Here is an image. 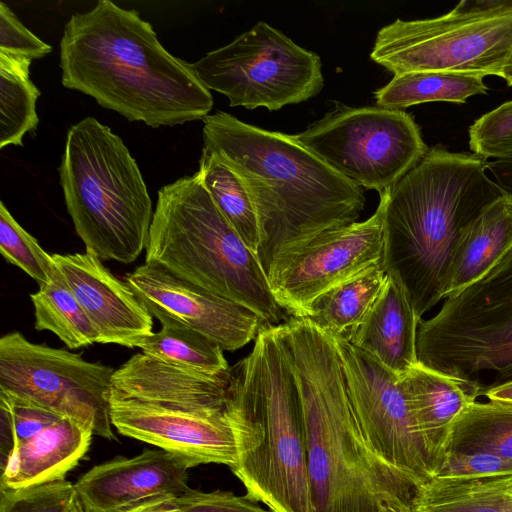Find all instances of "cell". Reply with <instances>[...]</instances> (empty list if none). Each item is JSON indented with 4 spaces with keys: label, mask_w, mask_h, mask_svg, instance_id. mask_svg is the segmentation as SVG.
I'll return each instance as SVG.
<instances>
[{
    "label": "cell",
    "mask_w": 512,
    "mask_h": 512,
    "mask_svg": "<svg viewBox=\"0 0 512 512\" xmlns=\"http://www.w3.org/2000/svg\"><path fill=\"white\" fill-rule=\"evenodd\" d=\"M333 337L349 399L367 443L382 459L423 485L436 475V468L401 377L344 337Z\"/></svg>",
    "instance_id": "14"
},
{
    "label": "cell",
    "mask_w": 512,
    "mask_h": 512,
    "mask_svg": "<svg viewBox=\"0 0 512 512\" xmlns=\"http://www.w3.org/2000/svg\"><path fill=\"white\" fill-rule=\"evenodd\" d=\"M191 67L209 90L225 95L232 107L276 111L314 97L324 86L320 57L264 21Z\"/></svg>",
    "instance_id": "11"
},
{
    "label": "cell",
    "mask_w": 512,
    "mask_h": 512,
    "mask_svg": "<svg viewBox=\"0 0 512 512\" xmlns=\"http://www.w3.org/2000/svg\"><path fill=\"white\" fill-rule=\"evenodd\" d=\"M67 211L86 251L134 262L146 248L152 202L122 139L96 118L72 125L59 166Z\"/></svg>",
    "instance_id": "8"
},
{
    "label": "cell",
    "mask_w": 512,
    "mask_h": 512,
    "mask_svg": "<svg viewBox=\"0 0 512 512\" xmlns=\"http://www.w3.org/2000/svg\"><path fill=\"white\" fill-rule=\"evenodd\" d=\"M487 453L512 461V403L474 401L451 426L447 454Z\"/></svg>",
    "instance_id": "27"
},
{
    "label": "cell",
    "mask_w": 512,
    "mask_h": 512,
    "mask_svg": "<svg viewBox=\"0 0 512 512\" xmlns=\"http://www.w3.org/2000/svg\"><path fill=\"white\" fill-rule=\"evenodd\" d=\"M421 320L403 288L388 276L362 323L345 339L402 378L418 364L417 331Z\"/></svg>",
    "instance_id": "19"
},
{
    "label": "cell",
    "mask_w": 512,
    "mask_h": 512,
    "mask_svg": "<svg viewBox=\"0 0 512 512\" xmlns=\"http://www.w3.org/2000/svg\"><path fill=\"white\" fill-rule=\"evenodd\" d=\"M473 154L488 159L512 158V100L478 118L469 127Z\"/></svg>",
    "instance_id": "33"
},
{
    "label": "cell",
    "mask_w": 512,
    "mask_h": 512,
    "mask_svg": "<svg viewBox=\"0 0 512 512\" xmlns=\"http://www.w3.org/2000/svg\"><path fill=\"white\" fill-rule=\"evenodd\" d=\"M293 136L352 183L379 195L429 149L413 117L403 110L349 107L340 102Z\"/></svg>",
    "instance_id": "12"
},
{
    "label": "cell",
    "mask_w": 512,
    "mask_h": 512,
    "mask_svg": "<svg viewBox=\"0 0 512 512\" xmlns=\"http://www.w3.org/2000/svg\"><path fill=\"white\" fill-rule=\"evenodd\" d=\"M50 52L51 46L27 29L12 10L1 2L0 53L33 60L42 58Z\"/></svg>",
    "instance_id": "34"
},
{
    "label": "cell",
    "mask_w": 512,
    "mask_h": 512,
    "mask_svg": "<svg viewBox=\"0 0 512 512\" xmlns=\"http://www.w3.org/2000/svg\"><path fill=\"white\" fill-rule=\"evenodd\" d=\"M401 380L437 474L445 459L452 424L476 399L456 379L419 363Z\"/></svg>",
    "instance_id": "21"
},
{
    "label": "cell",
    "mask_w": 512,
    "mask_h": 512,
    "mask_svg": "<svg viewBox=\"0 0 512 512\" xmlns=\"http://www.w3.org/2000/svg\"><path fill=\"white\" fill-rule=\"evenodd\" d=\"M501 78H503L507 85L512 86V52L504 65V68L501 73Z\"/></svg>",
    "instance_id": "41"
},
{
    "label": "cell",
    "mask_w": 512,
    "mask_h": 512,
    "mask_svg": "<svg viewBox=\"0 0 512 512\" xmlns=\"http://www.w3.org/2000/svg\"><path fill=\"white\" fill-rule=\"evenodd\" d=\"M512 473V461L487 453L447 454L434 477H484Z\"/></svg>",
    "instance_id": "36"
},
{
    "label": "cell",
    "mask_w": 512,
    "mask_h": 512,
    "mask_svg": "<svg viewBox=\"0 0 512 512\" xmlns=\"http://www.w3.org/2000/svg\"><path fill=\"white\" fill-rule=\"evenodd\" d=\"M181 512H272L246 496L229 491L202 492L189 489L176 497Z\"/></svg>",
    "instance_id": "35"
},
{
    "label": "cell",
    "mask_w": 512,
    "mask_h": 512,
    "mask_svg": "<svg viewBox=\"0 0 512 512\" xmlns=\"http://www.w3.org/2000/svg\"><path fill=\"white\" fill-rule=\"evenodd\" d=\"M161 329L133 340L129 348L167 364L215 374L230 368L223 349L213 340L160 310H149Z\"/></svg>",
    "instance_id": "24"
},
{
    "label": "cell",
    "mask_w": 512,
    "mask_h": 512,
    "mask_svg": "<svg viewBox=\"0 0 512 512\" xmlns=\"http://www.w3.org/2000/svg\"><path fill=\"white\" fill-rule=\"evenodd\" d=\"M483 78L435 71L400 73L374 92L375 101L377 106L393 110L434 101L466 103L471 96L487 92Z\"/></svg>",
    "instance_id": "26"
},
{
    "label": "cell",
    "mask_w": 512,
    "mask_h": 512,
    "mask_svg": "<svg viewBox=\"0 0 512 512\" xmlns=\"http://www.w3.org/2000/svg\"><path fill=\"white\" fill-rule=\"evenodd\" d=\"M476 154L428 149L380 195L386 274L422 316L444 299L457 243L466 228L504 193Z\"/></svg>",
    "instance_id": "4"
},
{
    "label": "cell",
    "mask_w": 512,
    "mask_h": 512,
    "mask_svg": "<svg viewBox=\"0 0 512 512\" xmlns=\"http://www.w3.org/2000/svg\"><path fill=\"white\" fill-rule=\"evenodd\" d=\"M69 512H84L79 500H78V497H76L71 509Z\"/></svg>",
    "instance_id": "42"
},
{
    "label": "cell",
    "mask_w": 512,
    "mask_h": 512,
    "mask_svg": "<svg viewBox=\"0 0 512 512\" xmlns=\"http://www.w3.org/2000/svg\"><path fill=\"white\" fill-rule=\"evenodd\" d=\"M145 262L238 303L267 325L284 317L257 255L219 211L198 171L158 191Z\"/></svg>",
    "instance_id": "7"
},
{
    "label": "cell",
    "mask_w": 512,
    "mask_h": 512,
    "mask_svg": "<svg viewBox=\"0 0 512 512\" xmlns=\"http://www.w3.org/2000/svg\"><path fill=\"white\" fill-rule=\"evenodd\" d=\"M0 252L39 285L48 282L55 268L52 255L14 219L3 202L0 203Z\"/></svg>",
    "instance_id": "31"
},
{
    "label": "cell",
    "mask_w": 512,
    "mask_h": 512,
    "mask_svg": "<svg viewBox=\"0 0 512 512\" xmlns=\"http://www.w3.org/2000/svg\"><path fill=\"white\" fill-rule=\"evenodd\" d=\"M16 447L12 411L7 399L0 394V470L4 471Z\"/></svg>",
    "instance_id": "37"
},
{
    "label": "cell",
    "mask_w": 512,
    "mask_h": 512,
    "mask_svg": "<svg viewBox=\"0 0 512 512\" xmlns=\"http://www.w3.org/2000/svg\"><path fill=\"white\" fill-rule=\"evenodd\" d=\"M511 250L512 199L504 194L461 235L449 267L444 299L482 278Z\"/></svg>",
    "instance_id": "22"
},
{
    "label": "cell",
    "mask_w": 512,
    "mask_h": 512,
    "mask_svg": "<svg viewBox=\"0 0 512 512\" xmlns=\"http://www.w3.org/2000/svg\"><path fill=\"white\" fill-rule=\"evenodd\" d=\"M228 414L247 496L272 512H314L301 397L282 324L265 325L231 366Z\"/></svg>",
    "instance_id": "5"
},
{
    "label": "cell",
    "mask_w": 512,
    "mask_h": 512,
    "mask_svg": "<svg viewBox=\"0 0 512 512\" xmlns=\"http://www.w3.org/2000/svg\"><path fill=\"white\" fill-rule=\"evenodd\" d=\"M123 512H181L176 497L165 496L147 500Z\"/></svg>",
    "instance_id": "39"
},
{
    "label": "cell",
    "mask_w": 512,
    "mask_h": 512,
    "mask_svg": "<svg viewBox=\"0 0 512 512\" xmlns=\"http://www.w3.org/2000/svg\"><path fill=\"white\" fill-rule=\"evenodd\" d=\"M383 205L361 222L326 231L284 254L267 277L279 306L304 318L309 306L333 287L382 265Z\"/></svg>",
    "instance_id": "15"
},
{
    "label": "cell",
    "mask_w": 512,
    "mask_h": 512,
    "mask_svg": "<svg viewBox=\"0 0 512 512\" xmlns=\"http://www.w3.org/2000/svg\"><path fill=\"white\" fill-rule=\"evenodd\" d=\"M188 460L162 449L94 466L75 485L84 512H123L156 497H178L190 488Z\"/></svg>",
    "instance_id": "17"
},
{
    "label": "cell",
    "mask_w": 512,
    "mask_h": 512,
    "mask_svg": "<svg viewBox=\"0 0 512 512\" xmlns=\"http://www.w3.org/2000/svg\"><path fill=\"white\" fill-rule=\"evenodd\" d=\"M125 282L147 310H160L216 342L236 351L267 325L248 308L188 282L155 263L145 262Z\"/></svg>",
    "instance_id": "16"
},
{
    "label": "cell",
    "mask_w": 512,
    "mask_h": 512,
    "mask_svg": "<svg viewBox=\"0 0 512 512\" xmlns=\"http://www.w3.org/2000/svg\"><path fill=\"white\" fill-rule=\"evenodd\" d=\"M482 397L487 400L512 403V381L487 390Z\"/></svg>",
    "instance_id": "40"
},
{
    "label": "cell",
    "mask_w": 512,
    "mask_h": 512,
    "mask_svg": "<svg viewBox=\"0 0 512 512\" xmlns=\"http://www.w3.org/2000/svg\"><path fill=\"white\" fill-rule=\"evenodd\" d=\"M417 358L456 379L476 400L512 381V250L420 321Z\"/></svg>",
    "instance_id": "9"
},
{
    "label": "cell",
    "mask_w": 512,
    "mask_h": 512,
    "mask_svg": "<svg viewBox=\"0 0 512 512\" xmlns=\"http://www.w3.org/2000/svg\"><path fill=\"white\" fill-rule=\"evenodd\" d=\"M31 61L0 53V148L22 146L24 135L35 130L39 118V89L30 79Z\"/></svg>",
    "instance_id": "29"
},
{
    "label": "cell",
    "mask_w": 512,
    "mask_h": 512,
    "mask_svg": "<svg viewBox=\"0 0 512 512\" xmlns=\"http://www.w3.org/2000/svg\"><path fill=\"white\" fill-rule=\"evenodd\" d=\"M30 298L36 330L54 333L70 349L99 342L98 332L56 265L48 282L39 285Z\"/></svg>",
    "instance_id": "28"
},
{
    "label": "cell",
    "mask_w": 512,
    "mask_h": 512,
    "mask_svg": "<svg viewBox=\"0 0 512 512\" xmlns=\"http://www.w3.org/2000/svg\"><path fill=\"white\" fill-rule=\"evenodd\" d=\"M93 431L60 416L29 439L17 443L4 471L0 489H18L65 478L89 449Z\"/></svg>",
    "instance_id": "20"
},
{
    "label": "cell",
    "mask_w": 512,
    "mask_h": 512,
    "mask_svg": "<svg viewBox=\"0 0 512 512\" xmlns=\"http://www.w3.org/2000/svg\"><path fill=\"white\" fill-rule=\"evenodd\" d=\"M415 512H512V473L433 477L421 486Z\"/></svg>",
    "instance_id": "23"
},
{
    "label": "cell",
    "mask_w": 512,
    "mask_h": 512,
    "mask_svg": "<svg viewBox=\"0 0 512 512\" xmlns=\"http://www.w3.org/2000/svg\"><path fill=\"white\" fill-rule=\"evenodd\" d=\"M115 369L36 344L14 331L0 338V392L69 417L115 439L109 392Z\"/></svg>",
    "instance_id": "13"
},
{
    "label": "cell",
    "mask_w": 512,
    "mask_h": 512,
    "mask_svg": "<svg viewBox=\"0 0 512 512\" xmlns=\"http://www.w3.org/2000/svg\"><path fill=\"white\" fill-rule=\"evenodd\" d=\"M52 258L98 332V343L129 348L133 340L153 332V316L101 259L87 251Z\"/></svg>",
    "instance_id": "18"
},
{
    "label": "cell",
    "mask_w": 512,
    "mask_h": 512,
    "mask_svg": "<svg viewBox=\"0 0 512 512\" xmlns=\"http://www.w3.org/2000/svg\"><path fill=\"white\" fill-rule=\"evenodd\" d=\"M282 328L301 397L314 512H415L422 485L367 443L335 338L307 318Z\"/></svg>",
    "instance_id": "1"
},
{
    "label": "cell",
    "mask_w": 512,
    "mask_h": 512,
    "mask_svg": "<svg viewBox=\"0 0 512 512\" xmlns=\"http://www.w3.org/2000/svg\"><path fill=\"white\" fill-rule=\"evenodd\" d=\"M203 150L230 168L257 213V257L272 264L316 236L357 222L363 189L301 145L293 135L269 131L217 111L203 119Z\"/></svg>",
    "instance_id": "2"
},
{
    "label": "cell",
    "mask_w": 512,
    "mask_h": 512,
    "mask_svg": "<svg viewBox=\"0 0 512 512\" xmlns=\"http://www.w3.org/2000/svg\"><path fill=\"white\" fill-rule=\"evenodd\" d=\"M512 52V0H463L429 19L377 33L370 58L394 75L435 71L501 77Z\"/></svg>",
    "instance_id": "10"
},
{
    "label": "cell",
    "mask_w": 512,
    "mask_h": 512,
    "mask_svg": "<svg viewBox=\"0 0 512 512\" xmlns=\"http://www.w3.org/2000/svg\"><path fill=\"white\" fill-rule=\"evenodd\" d=\"M231 366L210 374L173 366L143 352L116 369L109 415L116 430L197 466L237 462L228 414Z\"/></svg>",
    "instance_id": "6"
},
{
    "label": "cell",
    "mask_w": 512,
    "mask_h": 512,
    "mask_svg": "<svg viewBox=\"0 0 512 512\" xmlns=\"http://www.w3.org/2000/svg\"><path fill=\"white\" fill-rule=\"evenodd\" d=\"M486 165L491 178L512 199V158L487 160Z\"/></svg>",
    "instance_id": "38"
},
{
    "label": "cell",
    "mask_w": 512,
    "mask_h": 512,
    "mask_svg": "<svg viewBox=\"0 0 512 512\" xmlns=\"http://www.w3.org/2000/svg\"><path fill=\"white\" fill-rule=\"evenodd\" d=\"M198 173L219 211L257 255L260 244L258 216L239 177L214 155L204 151Z\"/></svg>",
    "instance_id": "30"
},
{
    "label": "cell",
    "mask_w": 512,
    "mask_h": 512,
    "mask_svg": "<svg viewBox=\"0 0 512 512\" xmlns=\"http://www.w3.org/2000/svg\"><path fill=\"white\" fill-rule=\"evenodd\" d=\"M387 280L383 266H375L319 296L304 318L332 336L345 338L362 323Z\"/></svg>",
    "instance_id": "25"
},
{
    "label": "cell",
    "mask_w": 512,
    "mask_h": 512,
    "mask_svg": "<svg viewBox=\"0 0 512 512\" xmlns=\"http://www.w3.org/2000/svg\"><path fill=\"white\" fill-rule=\"evenodd\" d=\"M77 497L65 478L18 489H0V512H69Z\"/></svg>",
    "instance_id": "32"
},
{
    "label": "cell",
    "mask_w": 512,
    "mask_h": 512,
    "mask_svg": "<svg viewBox=\"0 0 512 512\" xmlns=\"http://www.w3.org/2000/svg\"><path fill=\"white\" fill-rule=\"evenodd\" d=\"M60 67L64 87L154 128L203 119L213 106L191 64L169 53L137 11L109 0L70 17Z\"/></svg>",
    "instance_id": "3"
}]
</instances>
